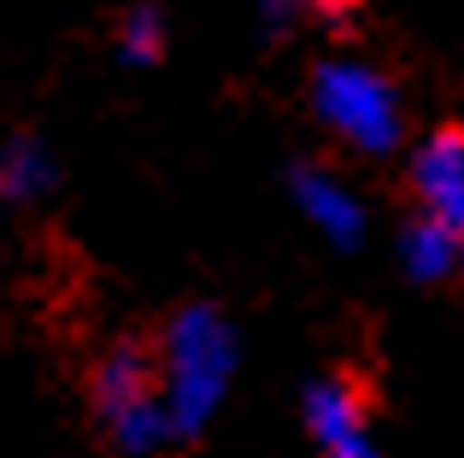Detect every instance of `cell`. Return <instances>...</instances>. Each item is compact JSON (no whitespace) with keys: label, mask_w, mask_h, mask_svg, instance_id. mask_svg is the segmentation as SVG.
Returning a JSON list of instances; mask_svg holds the SVG:
<instances>
[{"label":"cell","mask_w":464,"mask_h":458,"mask_svg":"<svg viewBox=\"0 0 464 458\" xmlns=\"http://www.w3.org/2000/svg\"><path fill=\"white\" fill-rule=\"evenodd\" d=\"M153 365H159V388H165V412H170V435L194 441L212 429V417L224 412L229 388L241 370V335L218 306L194 300V306L170 311V323L153 341Z\"/></svg>","instance_id":"6da1fadb"},{"label":"cell","mask_w":464,"mask_h":458,"mask_svg":"<svg viewBox=\"0 0 464 458\" xmlns=\"http://www.w3.org/2000/svg\"><path fill=\"white\" fill-rule=\"evenodd\" d=\"M312 118L359 159H388L406 141V100L394 77L359 53H329L312 71Z\"/></svg>","instance_id":"7a4b0ae2"},{"label":"cell","mask_w":464,"mask_h":458,"mask_svg":"<svg viewBox=\"0 0 464 458\" xmlns=\"http://www.w3.org/2000/svg\"><path fill=\"white\" fill-rule=\"evenodd\" d=\"M89 406H94V424L106 429V441L130 458L165 453L170 441H177L170 435V412H165V388H159L153 347H141V341H118L94 358Z\"/></svg>","instance_id":"3957f363"},{"label":"cell","mask_w":464,"mask_h":458,"mask_svg":"<svg viewBox=\"0 0 464 458\" xmlns=\"http://www.w3.org/2000/svg\"><path fill=\"white\" fill-rule=\"evenodd\" d=\"M300 429L317 458H382L371 394L353 377H317L300 394Z\"/></svg>","instance_id":"277c9868"},{"label":"cell","mask_w":464,"mask_h":458,"mask_svg":"<svg viewBox=\"0 0 464 458\" xmlns=\"http://www.w3.org/2000/svg\"><path fill=\"white\" fill-rule=\"evenodd\" d=\"M411 212L464 235V124H441L406 153Z\"/></svg>","instance_id":"5b68a950"},{"label":"cell","mask_w":464,"mask_h":458,"mask_svg":"<svg viewBox=\"0 0 464 458\" xmlns=\"http://www.w3.org/2000/svg\"><path fill=\"white\" fill-rule=\"evenodd\" d=\"M288 188H295L300 218H306L329 247L347 253V247H359V241H364L371 212H364L359 188H353L341 171H329V165H295V183H288Z\"/></svg>","instance_id":"8992f818"},{"label":"cell","mask_w":464,"mask_h":458,"mask_svg":"<svg viewBox=\"0 0 464 458\" xmlns=\"http://www.w3.org/2000/svg\"><path fill=\"white\" fill-rule=\"evenodd\" d=\"M394 253H400V271L423 288H441V282H459L464 276V235L435 224V218H418V212L400 224Z\"/></svg>","instance_id":"52a82bcc"},{"label":"cell","mask_w":464,"mask_h":458,"mask_svg":"<svg viewBox=\"0 0 464 458\" xmlns=\"http://www.w3.org/2000/svg\"><path fill=\"white\" fill-rule=\"evenodd\" d=\"M59 183V159L42 136H12L0 148V206H42Z\"/></svg>","instance_id":"ba28073f"},{"label":"cell","mask_w":464,"mask_h":458,"mask_svg":"<svg viewBox=\"0 0 464 458\" xmlns=\"http://www.w3.org/2000/svg\"><path fill=\"white\" fill-rule=\"evenodd\" d=\"M165 42H170V24L148 0H136V6L118 18V59H124V65H159V59H165Z\"/></svg>","instance_id":"9c48e42d"},{"label":"cell","mask_w":464,"mask_h":458,"mask_svg":"<svg viewBox=\"0 0 464 458\" xmlns=\"http://www.w3.org/2000/svg\"><path fill=\"white\" fill-rule=\"evenodd\" d=\"M300 18H312L306 0H259V24H265L271 35H288Z\"/></svg>","instance_id":"30bf717a"},{"label":"cell","mask_w":464,"mask_h":458,"mask_svg":"<svg viewBox=\"0 0 464 458\" xmlns=\"http://www.w3.org/2000/svg\"><path fill=\"white\" fill-rule=\"evenodd\" d=\"M306 6H312V18H324V24H347L364 0H306Z\"/></svg>","instance_id":"8fae6325"}]
</instances>
